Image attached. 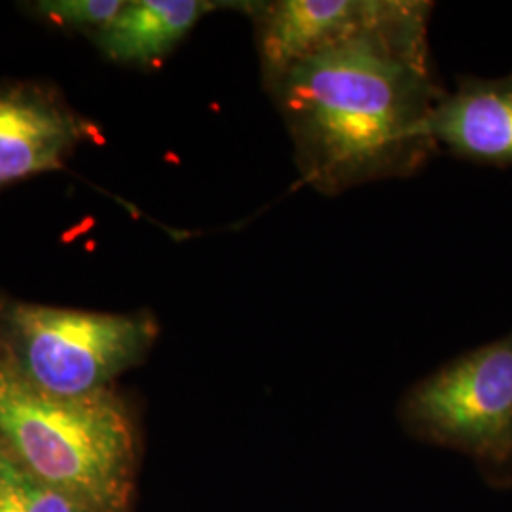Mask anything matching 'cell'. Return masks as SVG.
<instances>
[{"instance_id":"cell-8","label":"cell","mask_w":512,"mask_h":512,"mask_svg":"<svg viewBox=\"0 0 512 512\" xmlns=\"http://www.w3.org/2000/svg\"><path fill=\"white\" fill-rule=\"evenodd\" d=\"M228 2L209 0H135L95 40L116 63L156 67L171 54L207 14Z\"/></svg>"},{"instance_id":"cell-6","label":"cell","mask_w":512,"mask_h":512,"mask_svg":"<svg viewBox=\"0 0 512 512\" xmlns=\"http://www.w3.org/2000/svg\"><path fill=\"white\" fill-rule=\"evenodd\" d=\"M92 122L35 84L0 86V188L63 165Z\"/></svg>"},{"instance_id":"cell-1","label":"cell","mask_w":512,"mask_h":512,"mask_svg":"<svg viewBox=\"0 0 512 512\" xmlns=\"http://www.w3.org/2000/svg\"><path fill=\"white\" fill-rule=\"evenodd\" d=\"M431 10V2L397 0L380 23L296 63L268 88L313 190L336 196L412 177L439 152L433 114L446 90L431 59Z\"/></svg>"},{"instance_id":"cell-3","label":"cell","mask_w":512,"mask_h":512,"mask_svg":"<svg viewBox=\"0 0 512 512\" xmlns=\"http://www.w3.org/2000/svg\"><path fill=\"white\" fill-rule=\"evenodd\" d=\"M158 336L152 313H101L0 296V355L27 382L63 397L107 391Z\"/></svg>"},{"instance_id":"cell-5","label":"cell","mask_w":512,"mask_h":512,"mask_svg":"<svg viewBox=\"0 0 512 512\" xmlns=\"http://www.w3.org/2000/svg\"><path fill=\"white\" fill-rule=\"evenodd\" d=\"M397 0H272L251 2L264 88L296 63L363 33L387 18Z\"/></svg>"},{"instance_id":"cell-2","label":"cell","mask_w":512,"mask_h":512,"mask_svg":"<svg viewBox=\"0 0 512 512\" xmlns=\"http://www.w3.org/2000/svg\"><path fill=\"white\" fill-rule=\"evenodd\" d=\"M0 444L84 512H129L135 427L110 389L63 397L19 376L0 355Z\"/></svg>"},{"instance_id":"cell-9","label":"cell","mask_w":512,"mask_h":512,"mask_svg":"<svg viewBox=\"0 0 512 512\" xmlns=\"http://www.w3.org/2000/svg\"><path fill=\"white\" fill-rule=\"evenodd\" d=\"M0 512H84L65 494L27 471L0 444Z\"/></svg>"},{"instance_id":"cell-10","label":"cell","mask_w":512,"mask_h":512,"mask_svg":"<svg viewBox=\"0 0 512 512\" xmlns=\"http://www.w3.org/2000/svg\"><path fill=\"white\" fill-rule=\"evenodd\" d=\"M120 0H48L38 2L35 10L61 27L101 33L122 12Z\"/></svg>"},{"instance_id":"cell-4","label":"cell","mask_w":512,"mask_h":512,"mask_svg":"<svg viewBox=\"0 0 512 512\" xmlns=\"http://www.w3.org/2000/svg\"><path fill=\"white\" fill-rule=\"evenodd\" d=\"M404 420L429 439L486 458L512 452V332L412 387Z\"/></svg>"},{"instance_id":"cell-7","label":"cell","mask_w":512,"mask_h":512,"mask_svg":"<svg viewBox=\"0 0 512 512\" xmlns=\"http://www.w3.org/2000/svg\"><path fill=\"white\" fill-rule=\"evenodd\" d=\"M439 147L475 164L512 165V73L467 76L446 92L433 114Z\"/></svg>"}]
</instances>
